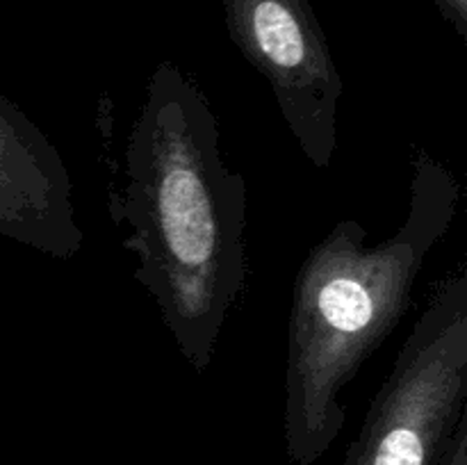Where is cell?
<instances>
[{"instance_id":"obj_2","label":"cell","mask_w":467,"mask_h":465,"mask_svg":"<svg viewBox=\"0 0 467 465\" xmlns=\"http://www.w3.org/2000/svg\"><path fill=\"white\" fill-rule=\"evenodd\" d=\"M454 173L415 150L409 212L395 232L368 244L356 219L337 222L301 263L287 319L285 419L299 450L327 445L342 427V392L413 304L429 253L459 210Z\"/></svg>"},{"instance_id":"obj_4","label":"cell","mask_w":467,"mask_h":465,"mask_svg":"<svg viewBox=\"0 0 467 465\" xmlns=\"http://www.w3.org/2000/svg\"><path fill=\"white\" fill-rule=\"evenodd\" d=\"M0 235L71 260L85 246L73 205V182L53 141L0 94Z\"/></svg>"},{"instance_id":"obj_3","label":"cell","mask_w":467,"mask_h":465,"mask_svg":"<svg viewBox=\"0 0 467 465\" xmlns=\"http://www.w3.org/2000/svg\"><path fill=\"white\" fill-rule=\"evenodd\" d=\"M242 57L265 78L287 130L313 167L337 150L340 68L310 0H219Z\"/></svg>"},{"instance_id":"obj_1","label":"cell","mask_w":467,"mask_h":465,"mask_svg":"<svg viewBox=\"0 0 467 465\" xmlns=\"http://www.w3.org/2000/svg\"><path fill=\"white\" fill-rule=\"evenodd\" d=\"M123 181L108 210L126 231L135 281L185 363L205 374L228 315L246 290L249 187L222 155L208 96L176 62H160L128 132Z\"/></svg>"},{"instance_id":"obj_5","label":"cell","mask_w":467,"mask_h":465,"mask_svg":"<svg viewBox=\"0 0 467 465\" xmlns=\"http://www.w3.org/2000/svg\"><path fill=\"white\" fill-rule=\"evenodd\" d=\"M445 23L454 27L461 39H467V0H433Z\"/></svg>"}]
</instances>
